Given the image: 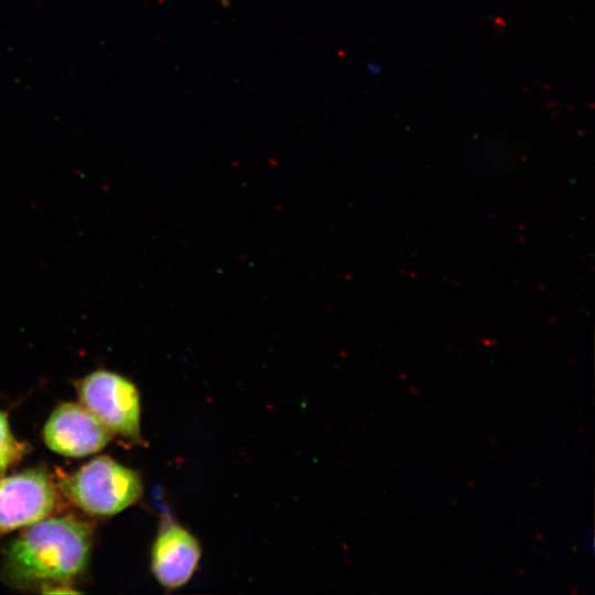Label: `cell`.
Here are the masks:
<instances>
[{
  "label": "cell",
  "instance_id": "6da1fadb",
  "mask_svg": "<svg viewBox=\"0 0 595 595\" xmlns=\"http://www.w3.org/2000/svg\"><path fill=\"white\" fill-rule=\"evenodd\" d=\"M93 527L76 517H46L26 528L7 547L2 576L19 588L60 593L87 567Z\"/></svg>",
  "mask_w": 595,
  "mask_h": 595
},
{
  "label": "cell",
  "instance_id": "7a4b0ae2",
  "mask_svg": "<svg viewBox=\"0 0 595 595\" xmlns=\"http://www.w3.org/2000/svg\"><path fill=\"white\" fill-rule=\"evenodd\" d=\"M60 491L88 515L113 516L136 504L141 476L108 456H98L58 482Z\"/></svg>",
  "mask_w": 595,
  "mask_h": 595
},
{
  "label": "cell",
  "instance_id": "3957f363",
  "mask_svg": "<svg viewBox=\"0 0 595 595\" xmlns=\"http://www.w3.org/2000/svg\"><path fill=\"white\" fill-rule=\"evenodd\" d=\"M76 388L80 403L113 434L141 442L140 396L133 382L99 369L80 379Z\"/></svg>",
  "mask_w": 595,
  "mask_h": 595
},
{
  "label": "cell",
  "instance_id": "277c9868",
  "mask_svg": "<svg viewBox=\"0 0 595 595\" xmlns=\"http://www.w3.org/2000/svg\"><path fill=\"white\" fill-rule=\"evenodd\" d=\"M58 505L57 488L41 468L1 478L0 536L51 516Z\"/></svg>",
  "mask_w": 595,
  "mask_h": 595
},
{
  "label": "cell",
  "instance_id": "5b68a950",
  "mask_svg": "<svg viewBox=\"0 0 595 595\" xmlns=\"http://www.w3.org/2000/svg\"><path fill=\"white\" fill-rule=\"evenodd\" d=\"M113 433L85 405L65 402L48 418L43 436L54 452L82 457L104 448Z\"/></svg>",
  "mask_w": 595,
  "mask_h": 595
},
{
  "label": "cell",
  "instance_id": "8992f818",
  "mask_svg": "<svg viewBox=\"0 0 595 595\" xmlns=\"http://www.w3.org/2000/svg\"><path fill=\"white\" fill-rule=\"evenodd\" d=\"M202 556L198 540L174 521H164L154 540L151 569L158 582L173 591L184 586L197 570Z\"/></svg>",
  "mask_w": 595,
  "mask_h": 595
},
{
  "label": "cell",
  "instance_id": "52a82bcc",
  "mask_svg": "<svg viewBox=\"0 0 595 595\" xmlns=\"http://www.w3.org/2000/svg\"><path fill=\"white\" fill-rule=\"evenodd\" d=\"M25 450L11 433L6 413L0 411V476L23 457Z\"/></svg>",
  "mask_w": 595,
  "mask_h": 595
},
{
  "label": "cell",
  "instance_id": "ba28073f",
  "mask_svg": "<svg viewBox=\"0 0 595 595\" xmlns=\"http://www.w3.org/2000/svg\"><path fill=\"white\" fill-rule=\"evenodd\" d=\"M369 68L372 71V74L377 75L380 72V67L377 64H370Z\"/></svg>",
  "mask_w": 595,
  "mask_h": 595
}]
</instances>
